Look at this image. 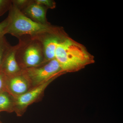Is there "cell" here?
I'll list each match as a JSON object with an SVG mask.
<instances>
[{"instance_id":"cell-14","label":"cell","mask_w":123,"mask_h":123,"mask_svg":"<svg viewBox=\"0 0 123 123\" xmlns=\"http://www.w3.org/2000/svg\"><path fill=\"white\" fill-rule=\"evenodd\" d=\"M30 0H12V4L21 10L29 4Z\"/></svg>"},{"instance_id":"cell-9","label":"cell","mask_w":123,"mask_h":123,"mask_svg":"<svg viewBox=\"0 0 123 123\" xmlns=\"http://www.w3.org/2000/svg\"><path fill=\"white\" fill-rule=\"evenodd\" d=\"M16 48V45L11 46L2 62L0 70L6 76H11L21 71L15 57Z\"/></svg>"},{"instance_id":"cell-17","label":"cell","mask_w":123,"mask_h":123,"mask_svg":"<svg viewBox=\"0 0 123 123\" xmlns=\"http://www.w3.org/2000/svg\"></svg>"},{"instance_id":"cell-8","label":"cell","mask_w":123,"mask_h":123,"mask_svg":"<svg viewBox=\"0 0 123 123\" xmlns=\"http://www.w3.org/2000/svg\"><path fill=\"white\" fill-rule=\"evenodd\" d=\"M47 9L39 4L34 0H30L29 4L20 10L24 15L35 22L43 24H50L47 21Z\"/></svg>"},{"instance_id":"cell-7","label":"cell","mask_w":123,"mask_h":123,"mask_svg":"<svg viewBox=\"0 0 123 123\" xmlns=\"http://www.w3.org/2000/svg\"><path fill=\"white\" fill-rule=\"evenodd\" d=\"M42 43L45 62L55 59L57 45L63 37L61 34L46 33L34 36Z\"/></svg>"},{"instance_id":"cell-1","label":"cell","mask_w":123,"mask_h":123,"mask_svg":"<svg viewBox=\"0 0 123 123\" xmlns=\"http://www.w3.org/2000/svg\"><path fill=\"white\" fill-rule=\"evenodd\" d=\"M55 59L65 73L77 72L94 62L83 46L64 37L57 45Z\"/></svg>"},{"instance_id":"cell-18","label":"cell","mask_w":123,"mask_h":123,"mask_svg":"<svg viewBox=\"0 0 123 123\" xmlns=\"http://www.w3.org/2000/svg\"></svg>"},{"instance_id":"cell-15","label":"cell","mask_w":123,"mask_h":123,"mask_svg":"<svg viewBox=\"0 0 123 123\" xmlns=\"http://www.w3.org/2000/svg\"><path fill=\"white\" fill-rule=\"evenodd\" d=\"M7 76L1 70H0V93L6 91L5 86Z\"/></svg>"},{"instance_id":"cell-13","label":"cell","mask_w":123,"mask_h":123,"mask_svg":"<svg viewBox=\"0 0 123 123\" xmlns=\"http://www.w3.org/2000/svg\"><path fill=\"white\" fill-rule=\"evenodd\" d=\"M36 3L41 5L47 9H53L55 7L56 3L51 0H34Z\"/></svg>"},{"instance_id":"cell-6","label":"cell","mask_w":123,"mask_h":123,"mask_svg":"<svg viewBox=\"0 0 123 123\" xmlns=\"http://www.w3.org/2000/svg\"><path fill=\"white\" fill-rule=\"evenodd\" d=\"M31 89L30 82L22 70L17 74L7 76L5 91L14 98L24 94Z\"/></svg>"},{"instance_id":"cell-10","label":"cell","mask_w":123,"mask_h":123,"mask_svg":"<svg viewBox=\"0 0 123 123\" xmlns=\"http://www.w3.org/2000/svg\"><path fill=\"white\" fill-rule=\"evenodd\" d=\"M14 98L6 91L0 93V112H14Z\"/></svg>"},{"instance_id":"cell-5","label":"cell","mask_w":123,"mask_h":123,"mask_svg":"<svg viewBox=\"0 0 123 123\" xmlns=\"http://www.w3.org/2000/svg\"><path fill=\"white\" fill-rule=\"evenodd\" d=\"M57 78H54L43 84L32 88L24 94L14 98V110L18 116H21L27 108L32 104L42 99L44 91L50 83Z\"/></svg>"},{"instance_id":"cell-3","label":"cell","mask_w":123,"mask_h":123,"mask_svg":"<svg viewBox=\"0 0 123 123\" xmlns=\"http://www.w3.org/2000/svg\"><path fill=\"white\" fill-rule=\"evenodd\" d=\"M18 39L15 57L22 70L46 63L43 45L39 40L27 36Z\"/></svg>"},{"instance_id":"cell-12","label":"cell","mask_w":123,"mask_h":123,"mask_svg":"<svg viewBox=\"0 0 123 123\" xmlns=\"http://www.w3.org/2000/svg\"><path fill=\"white\" fill-rule=\"evenodd\" d=\"M12 6V0H0V17L9 11Z\"/></svg>"},{"instance_id":"cell-4","label":"cell","mask_w":123,"mask_h":123,"mask_svg":"<svg viewBox=\"0 0 123 123\" xmlns=\"http://www.w3.org/2000/svg\"><path fill=\"white\" fill-rule=\"evenodd\" d=\"M22 72L30 82L31 89L65 73L55 59L39 66L23 69Z\"/></svg>"},{"instance_id":"cell-11","label":"cell","mask_w":123,"mask_h":123,"mask_svg":"<svg viewBox=\"0 0 123 123\" xmlns=\"http://www.w3.org/2000/svg\"><path fill=\"white\" fill-rule=\"evenodd\" d=\"M11 46L5 35L0 37V70L5 56Z\"/></svg>"},{"instance_id":"cell-16","label":"cell","mask_w":123,"mask_h":123,"mask_svg":"<svg viewBox=\"0 0 123 123\" xmlns=\"http://www.w3.org/2000/svg\"><path fill=\"white\" fill-rule=\"evenodd\" d=\"M9 24V19L8 17L0 23V37L6 35V31Z\"/></svg>"},{"instance_id":"cell-2","label":"cell","mask_w":123,"mask_h":123,"mask_svg":"<svg viewBox=\"0 0 123 123\" xmlns=\"http://www.w3.org/2000/svg\"><path fill=\"white\" fill-rule=\"evenodd\" d=\"M9 24L6 34L18 38L23 36H34L46 33L61 34L59 29L51 25L35 22L27 17L12 4L8 16Z\"/></svg>"}]
</instances>
